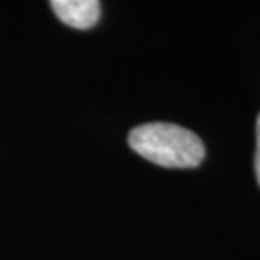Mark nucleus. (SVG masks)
Masks as SVG:
<instances>
[{
  "mask_svg": "<svg viewBox=\"0 0 260 260\" xmlns=\"http://www.w3.org/2000/svg\"><path fill=\"white\" fill-rule=\"evenodd\" d=\"M127 143L139 156L162 168H197L206 154L205 143L199 135L166 121L133 127Z\"/></svg>",
  "mask_w": 260,
  "mask_h": 260,
  "instance_id": "nucleus-1",
  "label": "nucleus"
},
{
  "mask_svg": "<svg viewBox=\"0 0 260 260\" xmlns=\"http://www.w3.org/2000/svg\"><path fill=\"white\" fill-rule=\"evenodd\" d=\"M56 18L74 29H91L101 19L99 0H50Z\"/></svg>",
  "mask_w": 260,
  "mask_h": 260,
  "instance_id": "nucleus-2",
  "label": "nucleus"
},
{
  "mask_svg": "<svg viewBox=\"0 0 260 260\" xmlns=\"http://www.w3.org/2000/svg\"><path fill=\"white\" fill-rule=\"evenodd\" d=\"M254 172H256V181L260 185V114L256 118V154H254Z\"/></svg>",
  "mask_w": 260,
  "mask_h": 260,
  "instance_id": "nucleus-3",
  "label": "nucleus"
}]
</instances>
